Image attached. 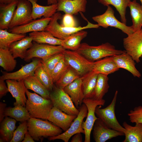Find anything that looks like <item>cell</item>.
Returning <instances> with one entry per match:
<instances>
[{"mask_svg":"<svg viewBox=\"0 0 142 142\" xmlns=\"http://www.w3.org/2000/svg\"><path fill=\"white\" fill-rule=\"evenodd\" d=\"M128 115L131 122L142 124V106L135 107L130 111Z\"/></svg>","mask_w":142,"mask_h":142,"instance_id":"obj_43","label":"cell"},{"mask_svg":"<svg viewBox=\"0 0 142 142\" xmlns=\"http://www.w3.org/2000/svg\"><path fill=\"white\" fill-rule=\"evenodd\" d=\"M79 114L68 129L59 135L49 137V140L60 139L64 142H68L70 138L75 134L78 133L84 134L82 124L84 118L87 116L88 109L86 105L83 103L79 107Z\"/></svg>","mask_w":142,"mask_h":142,"instance_id":"obj_12","label":"cell"},{"mask_svg":"<svg viewBox=\"0 0 142 142\" xmlns=\"http://www.w3.org/2000/svg\"><path fill=\"white\" fill-rule=\"evenodd\" d=\"M26 93L27 97L26 107L31 117L47 120L53 107L50 99L44 98L27 89Z\"/></svg>","mask_w":142,"mask_h":142,"instance_id":"obj_2","label":"cell"},{"mask_svg":"<svg viewBox=\"0 0 142 142\" xmlns=\"http://www.w3.org/2000/svg\"><path fill=\"white\" fill-rule=\"evenodd\" d=\"M34 76L49 92L53 89L54 86L50 75L45 69L41 64H40L35 70Z\"/></svg>","mask_w":142,"mask_h":142,"instance_id":"obj_38","label":"cell"},{"mask_svg":"<svg viewBox=\"0 0 142 142\" xmlns=\"http://www.w3.org/2000/svg\"><path fill=\"white\" fill-rule=\"evenodd\" d=\"M22 142H34V139L30 134L28 131L26 133L24 138L22 141Z\"/></svg>","mask_w":142,"mask_h":142,"instance_id":"obj_48","label":"cell"},{"mask_svg":"<svg viewBox=\"0 0 142 142\" xmlns=\"http://www.w3.org/2000/svg\"><path fill=\"white\" fill-rule=\"evenodd\" d=\"M77 116L67 114L53 106L50 111L47 120L65 131L69 128Z\"/></svg>","mask_w":142,"mask_h":142,"instance_id":"obj_18","label":"cell"},{"mask_svg":"<svg viewBox=\"0 0 142 142\" xmlns=\"http://www.w3.org/2000/svg\"><path fill=\"white\" fill-rule=\"evenodd\" d=\"M98 74L93 70L82 77V88L84 98H93Z\"/></svg>","mask_w":142,"mask_h":142,"instance_id":"obj_28","label":"cell"},{"mask_svg":"<svg viewBox=\"0 0 142 142\" xmlns=\"http://www.w3.org/2000/svg\"><path fill=\"white\" fill-rule=\"evenodd\" d=\"M26 34H17L8 32L7 29H0V48L9 49L14 42L26 36Z\"/></svg>","mask_w":142,"mask_h":142,"instance_id":"obj_37","label":"cell"},{"mask_svg":"<svg viewBox=\"0 0 142 142\" xmlns=\"http://www.w3.org/2000/svg\"><path fill=\"white\" fill-rule=\"evenodd\" d=\"M16 120L12 118L6 116L1 123L0 134L1 138L4 141L10 142L14 132L16 128Z\"/></svg>","mask_w":142,"mask_h":142,"instance_id":"obj_30","label":"cell"},{"mask_svg":"<svg viewBox=\"0 0 142 142\" xmlns=\"http://www.w3.org/2000/svg\"><path fill=\"white\" fill-rule=\"evenodd\" d=\"M31 3L32 12L31 16L32 20L40 18L43 16L45 18H50L56 12L57 5L52 4L48 6H42L38 4V0H27Z\"/></svg>","mask_w":142,"mask_h":142,"instance_id":"obj_23","label":"cell"},{"mask_svg":"<svg viewBox=\"0 0 142 142\" xmlns=\"http://www.w3.org/2000/svg\"><path fill=\"white\" fill-rule=\"evenodd\" d=\"M141 3V6H142V0H139Z\"/></svg>","mask_w":142,"mask_h":142,"instance_id":"obj_51","label":"cell"},{"mask_svg":"<svg viewBox=\"0 0 142 142\" xmlns=\"http://www.w3.org/2000/svg\"><path fill=\"white\" fill-rule=\"evenodd\" d=\"M105 101L103 99L97 100L93 98H84L83 103L87 106L88 113L85 121H83L82 126L84 131V142H90L91 131L95 121L98 118L95 115V111L97 106L99 105L103 106Z\"/></svg>","mask_w":142,"mask_h":142,"instance_id":"obj_10","label":"cell"},{"mask_svg":"<svg viewBox=\"0 0 142 142\" xmlns=\"http://www.w3.org/2000/svg\"><path fill=\"white\" fill-rule=\"evenodd\" d=\"M62 26L67 27H78L76 20L73 15L68 13H65L62 17Z\"/></svg>","mask_w":142,"mask_h":142,"instance_id":"obj_44","label":"cell"},{"mask_svg":"<svg viewBox=\"0 0 142 142\" xmlns=\"http://www.w3.org/2000/svg\"><path fill=\"white\" fill-rule=\"evenodd\" d=\"M98 2L104 6L111 5L114 6L119 13L121 22L126 24V13L131 0H98Z\"/></svg>","mask_w":142,"mask_h":142,"instance_id":"obj_34","label":"cell"},{"mask_svg":"<svg viewBox=\"0 0 142 142\" xmlns=\"http://www.w3.org/2000/svg\"><path fill=\"white\" fill-rule=\"evenodd\" d=\"M64 56L63 53L56 54L45 59H42L41 63L45 69L51 76L53 70Z\"/></svg>","mask_w":142,"mask_h":142,"instance_id":"obj_40","label":"cell"},{"mask_svg":"<svg viewBox=\"0 0 142 142\" xmlns=\"http://www.w3.org/2000/svg\"><path fill=\"white\" fill-rule=\"evenodd\" d=\"M126 52L137 63L142 56V28L134 32L123 39Z\"/></svg>","mask_w":142,"mask_h":142,"instance_id":"obj_11","label":"cell"},{"mask_svg":"<svg viewBox=\"0 0 142 142\" xmlns=\"http://www.w3.org/2000/svg\"><path fill=\"white\" fill-rule=\"evenodd\" d=\"M79 77H80L76 72L69 66L55 83V85L59 88L63 89L65 87Z\"/></svg>","mask_w":142,"mask_h":142,"instance_id":"obj_39","label":"cell"},{"mask_svg":"<svg viewBox=\"0 0 142 142\" xmlns=\"http://www.w3.org/2000/svg\"><path fill=\"white\" fill-rule=\"evenodd\" d=\"M56 0L57 12L63 11L65 13L76 15L86 11L87 0Z\"/></svg>","mask_w":142,"mask_h":142,"instance_id":"obj_19","label":"cell"},{"mask_svg":"<svg viewBox=\"0 0 142 142\" xmlns=\"http://www.w3.org/2000/svg\"><path fill=\"white\" fill-rule=\"evenodd\" d=\"M29 36L32 38L33 41L39 43L61 45L63 40L54 37L50 33L45 31L31 32Z\"/></svg>","mask_w":142,"mask_h":142,"instance_id":"obj_29","label":"cell"},{"mask_svg":"<svg viewBox=\"0 0 142 142\" xmlns=\"http://www.w3.org/2000/svg\"><path fill=\"white\" fill-rule=\"evenodd\" d=\"M27 89L33 91L43 98L50 99V92L39 81L34 75L29 76L23 79Z\"/></svg>","mask_w":142,"mask_h":142,"instance_id":"obj_27","label":"cell"},{"mask_svg":"<svg viewBox=\"0 0 142 142\" xmlns=\"http://www.w3.org/2000/svg\"><path fill=\"white\" fill-rule=\"evenodd\" d=\"M63 53L69 66L80 77H83L93 71L94 62L90 61L75 51L65 49Z\"/></svg>","mask_w":142,"mask_h":142,"instance_id":"obj_7","label":"cell"},{"mask_svg":"<svg viewBox=\"0 0 142 142\" xmlns=\"http://www.w3.org/2000/svg\"><path fill=\"white\" fill-rule=\"evenodd\" d=\"M50 97L54 107L68 114L78 115L79 109L75 106L70 97L63 89L54 85L52 90L50 92Z\"/></svg>","mask_w":142,"mask_h":142,"instance_id":"obj_6","label":"cell"},{"mask_svg":"<svg viewBox=\"0 0 142 142\" xmlns=\"http://www.w3.org/2000/svg\"><path fill=\"white\" fill-rule=\"evenodd\" d=\"M6 80L9 92L16 100L14 105L15 106L21 105L26 107L27 99L25 94L27 89L25 85L23 79H8Z\"/></svg>","mask_w":142,"mask_h":142,"instance_id":"obj_17","label":"cell"},{"mask_svg":"<svg viewBox=\"0 0 142 142\" xmlns=\"http://www.w3.org/2000/svg\"><path fill=\"white\" fill-rule=\"evenodd\" d=\"M18 0L7 4H0V29H7L16 9Z\"/></svg>","mask_w":142,"mask_h":142,"instance_id":"obj_22","label":"cell"},{"mask_svg":"<svg viewBox=\"0 0 142 142\" xmlns=\"http://www.w3.org/2000/svg\"><path fill=\"white\" fill-rule=\"evenodd\" d=\"M28 131L34 140L41 141L44 138L59 135L62 130L48 120H42L31 117L27 121Z\"/></svg>","mask_w":142,"mask_h":142,"instance_id":"obj_3","label":"cell"},{"mask_svg":"<svg viewBox=\"0 0 142 142\" xmlns=\"http://www.w3.org/2000/svg\"><path fill=\"white\" fill-rule=\"evenodd\" d=\"M93 136L96 142H105L116 137L124 135L123 133L108 127L98 118L93 127Z\"/></svg>","mask_w":142,"mask_h":142,"instance_id":"obj_14","label":"cell"},{"mask_svg":"<svg viewBox=\"0 0 142 142\" xmlns=\"http://www.w3.org/2000/svg\"><path fill=\"white\" fill-rule=\"evenodd\" d=\"M123 126L125 129L124 133L125 137L123 142H142V123H136L135 126H132L124 121Z\"/></svg>","mask_w":142,"mask_h":142,"instance_id":"obj_26","label":"cell"},{"mask_svg":"<svg viewBox=\"0 0 142 142\" xmlns=\"http://www.w3.org/2000/svg\"><path fill=\"white\" fill-rule=\"evenodd\" d=\"M51 19L50 18H42L33 20L24 24L9 29L8 32L17 34H26L29 32L45 31Z\"/></svg>","mask_w":142,"mask_h":142,"instance_id":"obj_16","label":"cell"},{"mask_svg":"<svg viewBox=\"0 0 142 142\" xmlns=\"http://www.w3.org/2000/svg\"><path fill=\"white\" fill-rule=\"evenodd\" d=\"M108 80L107 75L101 74H98L92 98L97 100L103 99L104 96L108 92L109 87Z\"/></svg>","mask_w":142,"mask_h":142,"instance_id":"obj_35","label":"cell"},{"mask_svg":"<svg viewBox=\"0 0 142 142\" xmlns=\"http://www.w3.org/2000/svg\"><path fill=\"white\" fill-rule=\"evenodd\" d=\"M32 12V6L29 1L18 0L16 8L9 29L24 24L32 21L31 19Z\"/></svg>","mask_w":142,"mask_h":142,"instance_id":"obj_13","label":"cell"},{"mask_svg":"<svg viewBox=\"0 0 142 142\" xmlns=\"http://www.w3.org/2000/svg\"><path fill=\"white\" fill-rule=\"evenodd\" d=\"M28 131L27 121L22 122L14 132L10 142H20L23 140L25 134Z\"/></svg>","mask_w":142,"mask_h":142,"instance_id":"obj_42","label":"cell"},{"mask_svg":"<svg viewBox=\"0 0 142 142\" xmlns=\"http://www.w3.org/2000/svg\"><path fill=\"white\" fill-rule=\"evenodd\" d=\"M9 49L0 48V66L7 72L13 70L17 62Z\"/></svg>","mask_w":142,"mask_h":142,"instance_id":"obj_36","label":"cell"},{"mask_svg":"<svg viewBox=\"0 0 142 142\" xmlns=\"http://www.w3.org/2000/svg\"><path fill=\"white\" fill-rule=\"evenodd\" d=\"M87 33L84 30L73 33L63 40L61 45L65 49L75 51L79 48L81 42L87 36Z\"/></svg>","mask_w":142,"mask_h":142,"instance_id":"obj_31","label":"cell"},{"mask_svg":"<svg viewBox=\"0 0 142 142\" xmlns=\"http://www.w3.org/2000/svg\"><path fill=\"white\" fill-rule=\"evenodd\" d=\"M33 39L30 36L15 42L9 47V49L15 58L18 57L24 59L27 52L32 45Z\"/></svg>","mask_w":142,"mask_h":142,"instance_id":"obj_25","label":"cell"},{"mask_svg":"<svg viewBox=\"0 0 142 142\" xmlns=\"http://www.w3.org/2000/svg\"><path fill=\"white\" fill-rule=\"evenodd\" d=\"M80 13L82 17L88 22L87 24L85 26L75 27H67L62 26L58 22V20L62 18V14L59 12H57L51 17V19L45 31L50 33L54 37L63 40L72 34L81 30L89 28H97L99 27L97 24H94L89 21L82 12Z\"/></svg>","mask_w":142,"mask_h":142,"instance_id":"obj_4","label":"cell"},{"mask_svg":"<svg viewBox=\"0 0 142 142\" xmlns=\"http://www.w3.org/2000/svg\"><path fill=\"white\" fill-rule=\"evenodd\" d=\"M65 50L62 45L39 43L33 41L32 46L27 50L23 59L26 62L36 58L44 60L55 54L63 53Z\"/></svg>","mask_w":142,"mask_h":142,"instance_id":"obj_8","label":"cell"},{"mask_svg":"<svg viewBox=\"0 0 142 142\" xmlns=\"http://www.w3.org/2000/svg\"><path fill=\"white\" fill-rule=\"evenodd\" d=\"M82 77H79L63 89L70 97L77 108H78L82 105L84 98L82 88Z\"/></svg>","mask_w":142,"mask_h":142,"instance_id":"obj_20","label":"cell"},{"mask_svg":"<svg viewBox=\"0 0 142 142\" xmlns=\"http://www.w3.org/2000/svg\"><path fill=\"white\" fill-rule=\"evenodd\" d=\"M15 0H0V4H9Z\"/></svg>","mask_w":142,"mask_h":142,"instance_id":"obj_49","label":"cell"},{"mask_svg":"<svg viewBox=\"0 0 142 142\" xmlns=\"http://www.w3.org/2000/svg\"><path fill=\"white\" fill-rule=\"evenodd\" d=\"M72 137L71 142H82V137L81 133L75 134Z\"/></svg>","mask_w":142,"mask_h":142,"instance_id":"obj_47","label":"cell"},{"mask_svg":"<svg viewBox=\"0 0 142 142\" xmlns=\"http://www.w3.org/2000/svg\"><path fill=\"white\" fill-rule=\"evenodd\" d=\"M57 3V1L56 0H47V3L49 5L56 4Z\"/></svg>","mask_w":142,"mask_h":142,"instance_id":"obj_50","label":"cell"},{"mask_svg":"<svg viewBox=\"0 0 142 142\" xmlns=\"http://www.w3.org/2000/svg\"><path fill=\"white\" fill-rule=\"evenodd\" d=\"M119 68L113 56L108 57L94 62L93 71L95 73L108 75L118 71Z\"/></svg>","mask_w":142,"mask_h":142,"instance_id":"obj_24","label":"cell"},{"mask_svg":"<svg viewBox=\"0 0 142 142\" xmlns=\"http://www.w3.org/2000/svg\"><path fill=\"white\" fill-rule=\"evenodd\" d=\"M69 66L64 56L51 73V76L54 83H55L59 79Z\"/></svg>","mask_w":142,"mask_h":142,"instance_id":"obj_41","label":"cell"},{"mask_svg":"<svg viewBox=\"0 0 142 142\" xmlns=\"http://www.w3.org/2000/svg\"><path fill=\"white\" fill-rule=\"evenodd\" d=\"M118 67L125 69L130 73L134 77L140 78L141 76L135 67V61L131 56L126 52L122 54L113 56Z\"/></svg>","mask_w":142,"mask_h":142,"instance_id":"obj_21","label":"cell"},{"mask_svg":"<svg viewBox=\"0 0 142 142\" xmlns=\"http://www.w3.org/2000/svg\"><path fill=\"white\" fill-rule=\"evenodd\" d=\"M141 58H142V56H141Z\"/></svg>","mask_w":142,"mask_h":142,"instance_id":"obj_52","label":"cell"},{"mask_svg":"<svg viewBox=\"0 0 142 142\" xmlns=\"http://www.w3.org/2000/svg\"><path fill=\"white\" fill-rule=\"evenodd\" d=\"M107 7V9L104 13L92 17L93 21L97 23L99 27L105 28L109 27H114L120 30L127 35L134 32L131 26H126L116 18L114 15V11L110 6Z\"/></svg>","mask_w":142,"mask_h":142,"instance_id":"obj_9","label":"cell"},{"mask_svg":"<svg viewBox=\"0 0 142 142\" xmlns=\"http://www.w3.org/2000/svg\"><path fill=\"white\" fill-rule=\"evenodd\" d=\"M128 7L132 22L131 26L134 31L141 28L142 27V7L136 0L131 1Z\"/></svg>","mask_w":142,"mask_h":142,"instance_id":"obj_32","label":"cell"},{"mask_svg":"<svg viewBox=\"0 0 142 142\" xmlns=\"http://www.w3.org/2000/svg\"><path fill=\"white\" fill-rule=\"evenodd\" d=\"M4 114L5 116H9L21 122L27 121L31 117L26 107L21 105L6 108Z\"/></svg>","mask_w":142,"mask_h":142,"instance_id":"obj_33","label":"cell"},{"mask_svg":"<svg viewBox=\"0 0 142 142\" xmlns=\"http://www.w3.org/2000/svg\"><path fill=\"white\" fill-rule=\"evenodd\" d=\"M88 60L95 62L106 57L121 54L126 52L125 50L117 49L108 42L97 46H92L86 43H81L75 51Z\"/></svg>","mask_w":142,"mask_h":142,"instance_id":"obj_1","label":"cell"},{"mask_svg":"<svg viewBox=\"0 0 142 142\" xmlns=\"http://www.w3.org/2000/svg\"><path fill=\"white\" fill-rule=\"evenodd\" d=\"M4 80L0 79V98L6 95L9 92L8 88L6 85Z\"/></svg>","mask_w":142,"mask_h":142,"instance_id":"obj_45","label":"cell"},{"mask_svg":"<svg viewBox=\"0 0 142 142\" xmlns=\"http://www.w3.org/2000/svg\"><path fill=\"white\" fill-rule=\"evenodd\" d=\"M6 106V103L1 102L0 103V122L3 120L5 116L4 112Z\"/></svg>","mask_w":142,"mask_h":142,"instance_id":"obj_46","label":"cell"},{"mask_svg":"<svg viewBox=\"0 0 142 142\" xmlns=\"http://www.w3.org/2000/svg\"><path fill=\"white\" fill-rule=\"evenodd\" d=\"M118 92L116 90L111 103L104 108L102 105L97 106L95 111L97 117L109 128L124 134L125 129L118 121L115 114V107Z\"/></svg>","mask_w":142,"mask_h":142,"instance_id":"obj_5","label":"cell"},{"mask_svg":"<svg viewBox=\"0 0 142 142\" xmlns=\"http://www.w3.org/2000/svg\"><path fill=\"white\" fill-rule=\"evenodd\" d=\"M41 63V60L34 59L29 63L22 66L19 70L12 73L1 71L2 75L0 79L4 80L8 79L19 80L24 79L31 76L34 75L36 68Z\"/></svg>","mask_w":142,"mask_h":142,"instance_id":"obj_15","label":"cell"}]
</instances>
